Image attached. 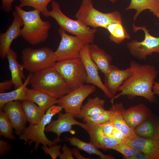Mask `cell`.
I'll use <instances>...</instances> for the list:
<instances>
[{
    "label": "cell",
    "mask_w": 159,
    "mask_h": 159,
    "mask_svg": "<svg viewBox=\"0 0 159 159\" xmlns=\"http://www.w3.org/2000/svg\"><path fill=\"white\" fill-rule=\"evenodd\" d=\"M153 90L155 95H159V82H155Z\"/></svg>",
    "instance_id": "7bdbcfd3"
},
{
    "label": "cell",
    "mask_w": 159,
    "mask_h": 159,
    "mask_svg": "<svg viewBox=\"0 0 159 159\" xmlns=\"http://www.w3.org/2000/svg\"><path fill=\"white\" fill-rule=\"evenodd\" d=\"M11 123L16 134L20 135L26 128L27 118L19 101L6 103L3 110Z\"/></svg>",
    "instance_id": "9a60e30c"
},
{
    "label": "cell",
    "mask_w": 159,
    "mask_h": 159,
    "mask_svg": "<svg viewBox=\"0 0 159 159\" xmlns=\"http://www.w3.org/2000/svg\"><path fill=\"white\" fill-rule=\"evenodd\" d=\"M74 117L71 114L67 112L62 114L59 112L58 113V119L48 124L45 128V131L55 133L57 137L55 139L58 142L63 141L64 140L59 138L62 133L69 132L73 133L72 132V126L78 125L80 126L82 123L75 120Z\"/></svg>",
    "instance_id": "2e32d148"
},
{
    "label": "cell",
    "mask_w": 159,
    "mask_h": 159,
    "mask_svg": "<svg viewBox=\"0 0 159 159\" xmlns=\"http://www.w3.org/2000/svg\"><path fill=\"white\" fill-rule=\"evenodd\" d=\"M105 102L104 100L98 97L89 98L87 102L82 106L78 117L83 119L105 113L107 110L104 107Z\"/></svg>",
    "instance_id": "484cf974"
},
{
    "label": "cell",
    "mask_w": 159,
    "mask_h": 159,
    "mask_svg": "<svg viewBox=\"0 0 159 159\" xmlns=\"http://www.w3.org/2000/svg\"><path fill=\"white\" fill-rule=\"evenodd\" d=\"M100 125L104 133L108 137L122 142L126 140L123 134L110 121Z\"/></svg>",
    "instance_id": "d6a6232c"
},
{
    "label": "cell",
    "mask_w": 159,
    "mask_h": 159,
    "mask_svg": "<svg viewBox=\"0 0 159 159\" xmlns=\"http://www.w3.org/2000/svg\"><path fill=\"white\" fill-rule=\"evenodd\" d=\"M112 112L110 109L104 113L97 115L87 117L83 119L84 122L91 125H100L109 121Z\"/></svg>",
    "instance_id": "836d02e7"
},
{
    "label": "cell",
    "mask_w": 159,
    "mask_h": 159,
    "mask_svg": "<svg viewBox=\"0 0 159 159\" xmlns=\"http://www.w3.org/2000/svg\"><path fill=\"white\" fill-rule=\"evenodd\" d=\"M75 16L85 25L95 29L105 28L113 22L122 23L121 15L118 11L102 12L94 7L92 0H83Z\"/></svg>",
    "instance_id": "277c9868"
},
{
    "label": "cell",
    "mask_w": 159,
    "mask_h": 159,
    "mask_svg": "<svg viewBox=\"0 0 159 159\" xmlns=\"http://www.w3.org/2000/svg\"><path fill=\"white\" fill-rule=\"evenodd\" d=\"M110 33L111 41L117 44L125 39H129L130 36L122 25V23L115 22L108 25L105 28Z\"/></svg>",
    "instance_id": "f546056e"
},
{
    "label": "cell",
    "mask_w": 159,
    "mask_h": 159,
    "mask_svg": "<svg viewBox=\"0 0 159 159\" xmlns=\"http://www.w3.org/2000/svg\"><path fill=\"white\" fill-rule=\"evenodd\" d=\"M132 74L130 68L120 69L112 65L108 72L104 74V85L113 98L123 82Z\"/></svg>",
    "instance_id": "e0dca14e"
},
{
    "label": "cell",
    "mask_w": 159,
    "mask_h": 159,
    "mask_svg": "<svg viewBox=\"0 0 159 159\" xmlns=\"http://www.w3.org/2000/svg\"><path fill=\"white\" fill-rule=\"evenodd\" d=\"M10 145L7 142L3 140H0V155L4 156L11 149Z\"/></svg>",
    "instance_id": "74e56055"
},
{
    "label": "cell",
    "mask_w": 159,
    "mask_h": 159,
    "mask_svg": "<svg viewBox=\"0 0 159 159\" xmlns=\"http://www.w3.org/2000/svg\"><path fill=\"white\" fill-rule=\"evenodd\" d=\"M9 69L11 73V80L15 89L21 86L23 84L22 79L25 77L23 73V65L17 61V55L14 50L10 49L6 55Z\"/></svg>",
    "instance_id": "603a6c76"
},
{
    "label": "cell",
    "mask_w": 159,
    "mask_h": 159,
    "mask_svg": "<svg viewBox=\"0 0 159 159\" xmlns=\"http://www.w3.org/2000/svg\"><path fill=\"white\" fill-rule=\"evenodd\" d=\"M109 0L110 1H111V2L113 3H115V2H116L117 0Z\"/></svg>",
    "instance_id": "ee69618b"
},
{
    "label": "cell",
    "mask_w": 159,
    "mask_h": 159,
    "mask_svg": "<svg viewBox=\"0 0 159 159\" xmlns=\"http://www.w3.org/2000/svg\"><path fill=\"white\" fill-rule=\"evenodd\" d=\"M111 149L119 152L127 159L139 152L129 145L122 142L114 146Z\"/></svg>",
    "instance_id": "e575fe53"
},
{
    "label": "cell",
    "mask_w": 159,
    "mask_h": 159,
    "mask_svg": "<svg viewBox=\"0 0 159 159\" xmlns=\"http://www.w3.org/2000/svg\"><path fill=\"white\" fill-rule=\"evenodd\" d=\"M90 44H85L80 52V58L82 62L87 73L85 83L93 85L98 87L106 96L111 100L112 96L105 87L98 73V68L91 58L89 52Z\"/></svg>",
    "instance_id": "7c38bea8"
},
{
    "label": "cell",
    "mask_w": 159,
    "mask_h": 159,
    "mask_svg": "<svg viewBox=\"0 0 159 159\" xmlns=\"http://www.w3.org/2000/svg\"><path fill=\"white\" fill-rule=\"evenodd\" d=\"M61 146L59 145H54L48 147L47 145H43L42 149L47 154H49L52 159H56L59 157L61 153L60 150Z\"/></svg>",
    "instance_id": "d590c367"
},
{
    "label": "cell",
    "mask_w": 159,
    "mask_h": 159,
    "mask_svg": "<svg viewBox=\"0 0 159 159\" xmlns=\"http://www.w3.org/2000/svg\"><path fill=\"white\" fill-rule=\"evenodd\" d=\"M15 0H1L2 9L4 11L9 13L12 10V4Z\"/></svg>",
    "instance_id": "f35d334b"
},
{
    "label": "cell",
    "mask_w": 159,
    "mask_h": 159,
    "mask_svg": "<svg viewBox=\"0 0 159 159\" xmlns=\"http://www.w3.org/2000/svg\"><path fill=\"white\" fill-rule=\"evenodd\" d=\"M131 9L136 11L133 17L134 21L141 12L146 9L149 10L159 19V0H130V3L125 10Z\"/></svg>",
    "instance_id": "4316f807"
},
{
    "label": "cell",
    "mask_w": 159,
    "mask_h": 159,
    "mask_svg": "<svg viewBox=\"0 0 159 159\" xmlns=\"http://www.w3.org/2000/svg\"><path fill=\"white\" fill-rule=\"evenodd\" d=\"M158 61L159 62V57Z\"/></svg>",
    "instance_id": "f6af8a7d"
},
{
    "label": "cell",
    "mask_w": 159,
    "mask_h": 159,
    "mask_svg": "<svg viewBox=\"0 0 159 159\" xmlns=\"http://www.w3.org/2000/svg\"><path fill=\"white\" fill-rule=\"evenodd\" d=\"M54 0H19L20 4L19 6L22 8L25 6L32 7L46 17H48L49 11L47 6L49 4Z\"/></svg>",
    "instance_id": "4dcf8cb0"
},
{
    "label": "cell",
    "mask_w": 159,
    "mask_h": 159,
    "mask_svg": "<svg viewBox=\"0 0 159 159\" xmlns=\"http://www.w3.org/2000/svg\"><path fill=\"white\" fill-rule=\"evenodd\" d=\"M13 127L3 110H0V135L10 139H15L13 133Z\"/></svg>",
    "instance_id": "1f68e13d"
},
{
    "label": "cell",
    "mask_w": 159,
    "mask_h": 159,
    "mask_svg": "<svg viewBox=\"0 0 159 159\" xmlns=\"http://www.w3.org/2000/svg\"><path fill=\"white\" fill-rule=\"evenodd\" d=\"M112 104L110 109L112 113L109 121L123 134L126 140L135 137L137 135L135 129L128 125L122 116V112L124 109L122 104L113 102Z\"/></svg>",
    "instance_id": "ffe728a7"
},
{
    "label": "cell",
    "mask_w": 159,
    "mask_h": 159,
    "mask_svg": "<svg viewBox=\"0 0 159 159\" xmlns=\"http://www.w3.org/2000/svg\"><path fill=\"white\" fill-rule=\"evenodd\" d=\"M89 52L90 57L104 74L107 73L111 67L112 58L103 49L93 43L89 45Z\"/></svg>",
    "instance_id": "cb8c5ba5"
},
{
    "label": "cell",
    "mask_w": 159,
    "mask_h": 159,
    "mask_svg": "<svg viewBox=\"0 0 159 159\" xmlns=\"http://www.w3.org/2000/svg\"><path fill=\"white\" fill-rule=\"evenodd\" d=\"M71 90L84 85L87 73L80 58L57 61L52 66Z\"/></svg>",
    "instance_id": "52a82bcc"
},
{
    "label": "cell",
    "mask_w": 159,
    "mask_h": 159,
    "mask_svg": "<svg viewBox=\"0 0 159 159\" xmlns=\"http://www.w3.org/2000/svg\"><path fill=\"white\" fill-rule=\"evenodd\" d=\"M95 90V87L92 85L84 84L59 98L57 104L61 107L66 112L78 117L83 101Z\"/></svg>",
    "instance_id": "8fae6325"
},
{
    "label": "cell",
    "mask_w": 159,
    "mask_h": 159,
    "mask_svg": "<svg viewBox=\"0 0 159 159\" xmlns=\"http://www.w3.org/2000/svg\"><path fill=\"white\" fill-rule=\"evenodd\" d=\"M21 60L24 68L33 73L52 67L57 61L54 52L47 47L24 49L21 52Z\"/></svg>",
    "instance_id": "8992f818"
},
{
    "label": "cell",
    "mask_w": 159,
    "mask_h": 159,
    "mask_svg": "<svg viewBox=\"0 0 159 159\" xmlns=\"http://www.w3.org/2000/svg\"><path fill=\"white\" fill-rule=\"evenodd\" d=\"M13 85L11 80H7L0 82V92H4L6 90L9 89Z\"/></svg>",
    "instance_id": "ab89813d"
},
{
    "label": "cell",
    "mask_w": 159,
    "mask_h": 159,
    "mask_svg": "<svg viewBox=\"0 0 159 159\" xmlns=\"http://www.w3.org/2000/svg\"><path fill=\"white\" fill-rule=\"evenodd\" d=\"M80 126L88 134L90 143L98 149H111L114 146L122 142L106 135L100 125L82 123Z\"/></svg>",
    "instance_id": "5bb4252c"
},
{
    "label": "cell",
    "mask_w": 159,
    "mask_h": 159,
    "mask_svg": "<svg viewBox=\"0 0 159 159\" xmlns=\"http://www.w3.org/2000/svg\"><path fill=\"white\" fill-rule=\"evenodd\" d=\"M129 67L132 74L119 87L118 91L120 92L111 99L112 103L115 99L124 95L131 99L142 97L150 102L156 103V99L153 90L158 74L155 67L132 60L129 63Z\"/></svg>",
    "instance_id": "6da1fadb"
},
{
    "label": "cell",
    "mask_w": 159,
    "mask_h": 159,
    "mask_svg": "<svg viewBox=\"0 0 159 159\" xmlns=\"http://www.w3.org/2000/svg\"><path fill=\"white\" fill-rule=\"evenodd\" d=\"M127 159H148V158L144 154L139 152L137 154L128 158Z\"/></svg>",
    "instance_id": "b9f144b4"
},
{
    "label": "cell",
    "mask_w": 159,
    "mask_h": 159,
    "mask_svg": "<svg viewBox=\"0 0 159 159\" xmlns=\"http://www.w3.org/2000/svg\"><path fill=\"white\" fill-rule=\"evenodd\" d=\"M59 105H53L46 111L42 120L38 123L31 124L26 127L22 133L19 135V138L24 140L25 143L29 145L35 143L34 149L37 150L40 144L47 145L50 147L56 144L58 142L55 139L51 141L48 139L45 135L44 131L46 126L51 122L53 116L58 113L62 109Z\"/></svg>",
    "instance_id": "5b68a950"
},
{
    "label": "cell",
    "mask_w": 159,
    "mask_h": 159,
    "mask_svg": "<svg viewBox=\"0 0 159 159\" xmlns=\"http://www.w3.org/2000/svg\"><path fill=\"white\" fill-rule=\"evenodd\" d=\"M21 104L27 121L31 124L39 122L45 114V112L32 102L26 100L22 101Z\"/></svg>",
    "instance_id": "83f0119b"
},
{
    "label": "cell",
    "mask_w": 159,
    "mask_h": 159,
    "mask_svg": "<svg viewBox=\"0 0 159 159\" xmlns=\"http://www.w3.org/2000/svg\"><path fill=\"white\" fill-rule=\"evenodd\" d=\"M142 30L144 33V39L141 42L133 40L127 43V47L132 56L140 60H145L148 56L153 52L159 53V37L151 35L145 26H137L133 24V30Z\"/></svg>",
    "instance_id": "30bf717a"
},
{
    "label": "cell",
    "mask_w": 159,
    "mask_h": 159,
    "mask_svg": "<svg viewBox=\"0 0 159 159\" xmlns=\"http://www.w3.org/2000/svg\"><path fill=\"white\" fill-rule=\"evenodd\" d=\"M122 116L127 124L131 128H135L152 115L151 111L145 105L140 104L124 109Z\"/></svg>",
    "instance_id": "d6986e66"
},
{
    "label": "cell",
    "mask_w": 159,
    "mask_h": 159,
    "mask_svg": "<svg viewBox=\"0 0 159 159\" xmlns=\"http://www.w3.org/2000/svg\"><path fill=\"white\" fill-rule=\"evenodd\" d=\"M33 74L30 73L23 84L19 87L10 92L0 93V110H2L4 105L8 102L26 100V86L30 83Z\"/></svg>",
    "instance_id": "d4e9b609"
},
{
    "label": "cell",
    "mask_w": 159,
    "mask_h": 159,
    "mask_svg": "<svg viewBox=\"0 0 159 159\" xmlns=\"http://www.w3.org/2000/svg\"><path fill=\"white\" fill-rule=\"evenodd\" d=\"M12 15L14 19L11 24L5 32L0 34V56L2 59L6 57L13 41L21 36V27L24 25L22 19L16 11Z\"/></svg>",
    "instance_id": "4fadbf2b"
},
{
    "label": "cell",
    "mask_w": 159,
    "mask_h": 159,
    "mask_svg": "<svg viewBox=\"0 0 159 159\" xmlns=\"http://www.w3.org/2000/svg\"><path fill=\"white\" fill-rule=\"evenodd\" d=\"M52 10L48 12V17H52L57 21L60 28L75 36L87 37L94 39L97 32L95 28H91L78 20H74L66 16L61 10L58 3L51 2Z\"/></svg>",
    "instance_id": "9c48e42d"
},
{
    "label": "cell",
    "mask_w": 159,
    "mask_h": 159,
    "mask_svg": "<svg viewBox=\"0 0 159 159\" xmlns=\"http://www.w3.org/2000/svg\"><path fill=\"white\" fill-rule=\"evenodd\" d=\"M144 154L148 159H159V140L138 136L122 142Z\"/></svg>",
    "instance_id": "ac0fdd59"
},
{
    "label": "cell",
    "mask_w": 159,
    "mask_h": 159,
    "mask_svg": "<svg viewBox=\"0 0 159 159\" xmlns=\"http://www.w3.org/2000/svg\"><path fill=\"white\" fill-rule=\"evenodd\" d=\"M62 153H61L59 157L60 159H74V157L72 150L64 144L62 148Z\"/></svg>",
    "instance_id": "8d00e7d4"
},
{
    "label": "cell",
    "mask_w": 159,
    "mask_h": 159,
    "mask_svg": "<svg viewBox=\"0 0 159 159\" xmlns=\"http://www.w3.org/2000/svg\"><path fill=\"white\" fill-rule=\"evenodd\" d=\"M15 11L20 15L23 22L21 36L27 42L36 45L45 42L47 39L51 27L50 22L41 18L40 12L34 9L25 11L19 6H15Z\"/></svg>",
    "instance_id": "7a4b0ae2"
},
{
    "label": "cell",
    "mask_w": 159,
    "mask_h": 159,
    "mask_svg": "<svg viewBox=\"0 0 159 159\" xmlns=\"http://www.w3.org/2000/svg\"><path fill=\"white\" fill-rule=\"evenodd\" d=\"M73 155L78 159H88L89 158L86 157L82 155L78 149L74 148L72 150Z\"/></svg>",
    "instance_id": "60d3db41"
},
{
    "label": "cell",
    "mask_w": 159,
    "mask_h": 159,
    "mask_svg": "<svg viewBox=\"0 0 159 159\" xmlns=\"http://www.w3.org/2000/svg\"><path fill=\"white\" fill-rule=\"evenodd\" d=\"M26 100L36 103L45 112L57 104L58 101V99L44 92L33 88L29 89L26 88Z\"/></svg>",
    "instance_id": "44dd1931"
},
{
    "label": "cell",
    "mask_w": 159,
    "mask_h": 159,
    "mask_svg": "<svg viewBox=\"0 0 159 159\" xmlns=\"http://www.w3.org/2000/svg\"><path fill=\"white\" fill-rule=\"evenodd\" d=\"M29 83L33 88L58 99L72 91L52 66L33 73Z\"/></svg>",
    "instance_id": "3957f363"
},
{
    "label": "cell",
    "mask_w": 159,
    "mask_h": 159,
    "mask_svg": "<svg viewBox=\"0 0 159 159\" xmlns=\"http://www.w3.org/2000/svg\"><path fill=\"white\" fill-rule=\"evenodd\" d=\"M61 39L54 52L57 61L80 58V52L86 44L93 43L94 39L83 36L67 34L61 28L58 30Z\"/></svg>",
    "instance_id": "ba28073f"
},
{
    "label": "cell",
    "mask_w": 159,
    "mask_h": 159,
    "mask_svg": "<svg viewBox=\"0 0 159 159\" xmlns=\"http://www.w3.org/2000/svg\"><path fill=\"white\" fill-rule=\"evenodd\" d=\"M65 138L72 145L89 154L97 155L101 159H113L115 158V157L112 156L105 154L100 151L94 145L90 143H86L75 137L72 138L67 137H65Z\"/></svg>",
    "instance_id": "f1b7e54d"
},
{
    "label": "cell",
    "mask_w": 159,
    "mask_h": 159,
    "mask_svg": "<svg viewBox=\"0 0 159 159\" xmlns=\"http://www.w3.org/2000/svg\"><path fill=\"white\" fill-rule=\"evenodd\" d=\"M135 131L137 136L159 140V118L152 116L136 127Z\"/></svg>",
    "instance_id": "7402d4cb"
}]
</instances>
